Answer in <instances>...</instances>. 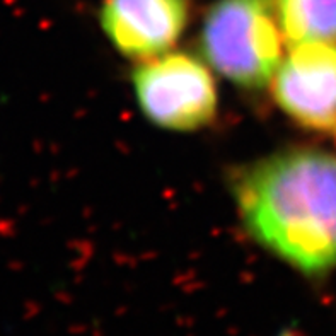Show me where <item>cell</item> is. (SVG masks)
<instances>
[{"mask_svg": "<svg viewBox=\"0 0 336 336\" xmlns=\"http://www.w3.org/2000/svg\"><path fill=\"white\" fill-rule=\"evenodd\" d=\"M235 197L251 235L307 275L336 266V155L275 154L246 169Z\"/></svg>", "mask_w": 336, "mask_h": 336, "instance_id": "6da1fadb", "label": "cell"}, {"mask_svg": "<svg viewBox=\"0 0 336 336\" xmlns=\"http://www.w3.org/2000/svg\"><path fill=\"white\" fill-rule=\"evenodd\" d=\"M135 96L152 123L176 131L209 125L217 113V89L209 69L188 53H167L135 69Z\"/></svg>", "mask_w": 336, "mask_h": 336, "instance_id": "3957f363", "label": "cell"}, {"mask_svg": "<svg viewBox=\"0 0 336 336\" xmlns=\"http://www.w3.org/2000/svg\"><path fill=\"white\" fill-rule=\"evenodd\" d=\"M101 26L126 58L166 53L190 21V0H103Z\"/></svg>", "mask_w": 336, "mask_h": 336, "instance_id": "5b68a950", "label": "cell"}, {"mask_svg": "<svg viewBox=\"0 0 336 336\" xmlns=\"http://www.w3.org/2000/svg\"><path fill=\"white\" fill-rule=\"evenodd\" d=\"M277 9L290 46L336 43V0H277Z\"/></svg>", "mask_w": 336, "mask_h": 336, "instance_id": "8992f818", "label": "cell"}, {"mask_svg": "<svg viewBox=\"0 0 336 336\" xmlns=\"http://www.w3.org/2000/svg\"><path fill=\"white\" fill-rule=\"evenodd\" d=\"M278 106L299 125L336 133V45L301 43L273 79Z\"/></svg>", "mask_w": 336, "mask_h": 336, "instance_id": "277c9868", "label": "cell"}, {"mask_svg": "<svg viewBox=\"0 0 336 336\" xmlns=\"http://www.w3.org/2000/svg\"><path fill=\"white\" fill-rule=\"evenodd\" d=\"M200 45L207 62L232 84L268 86L282 63L277 0H217L205 15Z\"/></svg>", "mask_w": 336, "mask_h": 336, "instance_id": "7a4b0ae2", "label": "cell"}]
</instances>
